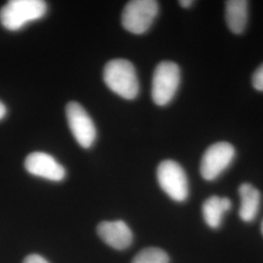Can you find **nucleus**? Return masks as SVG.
Segmentation results:
<instances>
[{
  "label": "nucleus",
  "mask_w": 263,
  "mask_h": 263,
  "mask_svg": "<svg viewBox=\"0 0 263 263\" xmlns=\"http://www.w3.org/2000/svg\"><path fill=\"white\" fill-rule=\"evenodd\" d=\"M104 80L106 86L123 99L134 100L140 91L137 71L131 62L116 59L104 66Z\"/></svg>",
  "instance_id": "1"
},
{
  "label": "nucleus",
  "mask_w": 263,
  "mask_h": 263,
  "mask_svg": "<svg viewBox=\"0 0 263 263\" xmlns=\"http://www.w3.org/2000/svg\"><path fill=\"white\" fill-rule=\"evenodd\" d=\"M47 4L42 0H11L0 10L1 25L11 31L24 28L28 23L43 18Z\"/></svg>",
  "instance_id": "2"
},
{
  "label": "nucleus",
  "mask_w": 263,
  "mask_h": 263,
  "mask_svg": "<svg viewBox=\"0 0 263 263\" xmlns=\"http://www.w3.org/2000/svg\"><path fill=\"white\" fill-rule=\"evenodd\" d=\"M179 66L168 61L160 63L152 77L151 96L153 102L160 106L170 104L179 89Z\"/></svg>",
  "instance_id": "3"
},
{
  "label": "nucleus",
  "mask_w": 263,
  "mask_h": 263,
  "mask_svg": "<svg viewBox=\"0 0 263 263\" xmlns=\"http://www.w3.org/2000/svg\"><path fill=\"white\" fill-rule=\"evenodd\" d=\"M158 12L159 4L155 0L130 1L123 10V27L134 34H142L151 28Z\"/></svg>",
  "instance_id": "4"
},
{
  "label": "nucleus",
  "mask_w": 263,
  "mask_h": 263,
  "mask_svg": "<svg viewBox=\"0 0 263 263\" xmlns=\"http://www.w3.org/2000/svg\"><path fill=\"white\" fill-rule=\"evenodd\" d=\"M160 187L174 201L183 202L188 197V180L182 167L173 160H165L157 168Z\"/></svg>",
  "instance_id": "5"
},
{
  "label": "nucleus",
  "mask_w": 263,
  "mask_h": 263,
  "mask_svg": "<svg viewBox=\"0 0 263 263\" xmlns=\"http://www.w3.org/2000/svg\"><path fill=\"white\" fill-rule=\"evenodd\" d=\"M235 153L234 146L226 141L216 142L208 147L200 164L203 179L209 181L217 179L233 162Z\"/></svg>",
  "instance_id": "6"
},
{
  "label": "nucleus",
  "mask_w": 263,
  "mask_h": 263,
  "mask_svg": "<svg viewBox=\"0 0 263 263\" xmlns=\"http://www.w3.org/2000/svg\"><path fill=\"white\" fill-rule=\"evenodd\" d=\"M66 112L69 129L78 144L83 148H90L97 138V129L92 118L76 102L67 104Z\"/></svg>",
  "instance_id": "7"
},
{
  "label": "nucleus",
  "mask_w": 263,
  "mask_h": 263,
  "mask_svg": "<svg viewBox=\"0 0 263 263\" xmlns=\"http://www.w3.org/2000/svg\"><path fill=\"white\" fill-rule=\"evenodd\" d=\"M25 167L29 174L52 181H62L66 178V169L45 152L30 153L25 161Z\"/></svg>",
  "instance_id": "8"
},
{
  "label": "nucleus",
  "mask_w": 263,
  "mask_h": 263,
  "mask_svg": "<svg viewBox=\"0 0 263 263\" xmlns=\"http://www.w3.org/2000/svg\"><path fill=\"white\" fill-rule=\"evenodd\" d=\"M97 232L105 244L115 250H125L133 242L131 229L122 220L103 221L98 226Z\"/></svg>",
  "instance_id": "9"
},
{
  "label": "nucleus",
  "mask_w": 263,
  "mask_h": 263,
  "mask_svg": "<svg viewBox=\"0 0 263 263\" xmlns=\"http://www.w3.org/2000/svg\"><path fill=\"white\" fill-rule=\"evenodd\" d=\"M249 18V2L246 0H229L226 3V24L235 33L244 32Z\"/></svg>",
  "instance_id": "10"
},
{
  "label": "nucleus",
  "mask_w": 263,
  "mask_h": 263,
  "mask_svg": "<svg viewBox=\"0 0 263 263\" xmlns=\"http://www.w3.org/2000/svg\"><path fill=\"white\" fill-rule=\"evenodd\" d=\"M241 207L239 215L242 220L251 222L257 216L260 206V193L251 183H243L239 188Z\"/></svg>",
  "instance_id": "11"
},
{
  "label": "nucleus",
  "mask_w": 263,
  "mask_h": 263,
  "mask_svg": "<svg viewBox=\"0 0 263 263\" xmlns=\"http://www.w3.org/2000/svg\"><path fill=\"white\" fill-rule=\"evenodd\" d=\"M232 207V203L228 198L212 196L204 202L202 212L203 216L208 226L211 228H218L221 222L223 215Z\"/></svg>",
  "instance_id": "12"
},
{
  "label": "nucleus",
  "mask_w": 263,
  "mask_h": 263,
  "mask_svg": "<svg viewBox=\"0 0 263 263\" xmlns=\"http://www.w3.org/2000/svg\"><path fill=\"white\" fill-rule=\"evenodd\" d=\"M169 255L159 248H146L137 254L132 263H169Z\"/></svg>",
  "instance_id": "13"
},
{
  "label": "nucleus",
  "mask_w": 263,
  "mask_h": 263,
  "mask_svg": "<svg viewBox=\"0 0 263 263\" xmlns=\"http://www.w3.org/2000/svg\"><path fill=\"white\" fill-rule=\"evenodd\" d=\"M252 83L255 90L263 92V64L254 71Z\"/></svg>",
  "instance_id": "14"
},
{
  "label": "nucleus",
  "mask_w": 263,
  "mask_h": 263,
  "mask_svg": "<svg viewBox=\"0 0 263 263\" xmlns=\"http://www.w3.org/2000/svg\"><path fill=\"white\" fill-rule=\"evenodd\" d=\"M23 263H49L47 260L44 258V257H42V256H40V255H38V254H29L28 255L26 258H25V260H24V262Z\"/></svg>",
  "instance_id": "15"
},
{
  "label": "nucleus",
  "mask_w": 263,
  "mask_h": 263,
  "mask_svg": "<svg viewBox=\"0 0 263 263\" xmlns=\"http://www.w3.org/2000/svg\"><path fill=\"white\" fill-rule=\"evenodd\" d=\"M179 3L181 7H183V8H189V7H191V6L193 5L194 1H192V0H180Z\"/></svg>",
  "instance_id": "16"
},
{
  "label": "nucleus",
  "mask_w": 263,
  "mask_h": 263,
  "mask_svg": "<svg viewBox=\"0 0 263 263\" xmlns=\"http://www.w3.org/2000/svg\"><path fill=\"white\" fill-rule=\"evenodd\" d=\"M5 114H6V107L0 102V120L5 116Z\"/></svg>",
  "instance_id": "17"
},
{
  "label": "nucleus",
  "mask_w": 263,
  "mask_h": 263,
  "mask_svg": "<svg viewBox=\"0 0 263 263\" xmlns=\"http://www.w3.org/2000/svg\"><path fill=\"white\" fill-rule=\"evenodd\" d=\"M261 232H262V234H263V220H262V223H261Z\"/></svg>",
  "instance_id": "18"
}]
</instances>
